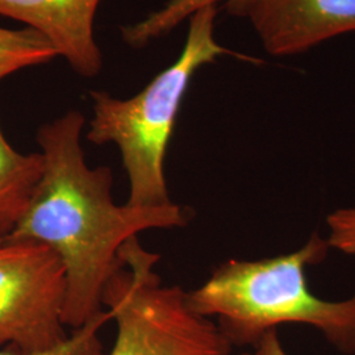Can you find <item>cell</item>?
<instances>
[{
  "mask_svg": "<svg viewBox=\"0 0 355 355\" xmlns=\"http://www.w3.org/2000/svg\"><path fill=\"white\" fill-rule=\"evenodd\" d=\"M42 170L41 153L24 154L16 150L0 127V240L17 227Z\"/></svg>",
  "mask_w": 355,
  "mask_h": 355,
  "instance_id": "8",
  "label": "cell"
},
{
  "mask_svg": "<svg viewBox=\"0 0 355 355\" xmlns=\"http://www.w3.org/2000/svg\"><path fill=\"white\" fill-rule=\"evenodd\" d=\"M64 299L66 270L53 249L0 243V349L44 353L66 343Z\"/></svg>",
  "mask_w": 355,
  "mask_h": 355,
  "instance_id": "5",
  "label": "cell"
},
{
  "mask_svg": "<svg viewBox=\"0 0 355 355\" xmlns=\"http://www.w3.org/2000/svg\"><path fill=\"white\" fill-rule=\"evenodd\" d=\"M111 320L108 311H103L96 318L89 320L82 328L71 331L69 340L61 346L44 353H19L8 349H0V355H105L98 331Z\"/></svg>",
  "mask_w": 355,
  "mask_h": 355,
  "instance_id": "11",
  "label": "cell"
},
{
  "mask_svg": "<svg viewBox=\"0 0 355 355\" xmlns=\"http://www.w3.org/2000/svg\"><path fill=\"white\" fill-rule=\"evenodd\" d=\"M57 55L51 42L36 31L0 26V80L26 67L49 64Z\"/></svg>",
  "mask_w": 355,
  "mask_h": 355,
  "instance_id": "9",
  "label": "cell"
},
{
  "mask_svg": "<svg viewBox=\"0 0 355 355\" xmlns=\"http://www.w3.org/2000/svg\"><path fill=\"white\" fill-rule=\"evenodd\" d=\"M216 16V6L193 13L179 57L135 96L117 99L104 91L89 92L94 117L86 139L95 145L117 146L129 182V205L162 207L173 203L166 184V153L196 71L225 55L254 61L217 42Z\"/></svg>",
  "mask_w": 355,
  "mask_h": 355,
  "instance_id": "3",
  "label": "cell"
},
{
  "mask_svg": "<svg viewBox=\"0 0 355 355\" xmlns=\"http://www.w3.org/2000/svg\"><path fill=\"white\" fill-rule=\"evenodd\" d=\"M101 0H0V16L41 33L79 76L92 78L103 69L94 37Z\"/></svg>",
  "mask_w": 355,
  "mask_h": 355,
  "instance_id": "7",
  "label": "cell"
},
{
  "mask_svg": "<svg viewBox=\"0 0 355 355\" xmlns=\"http://www.w3.org/2000/svg\"><path fill=\"white\" fill-rule=\"evenodd\" d=\"M325 237L311 234L291 253L257 261L230 259L187 292L191 308L214 320L232 346L254 347L282 325H306L336 350L355 355V292L327 300L311 291L306 271L329 253Z\"/></svg>",
  "mask_w": 355,
  "mask_h": 355,
  "instance_id": "2",
  "label": "cell"
},
{
  "mask_svg": "<svg viewBox=\"0 0 355 355\" xmlns=\"http://www.w3.org/2000/svg\"><path fill=\"white\" fill-rule=\"evenodd\" d=\"M327 228L325 239L330 249L355 255V205L330 212L327 216Z\"/></svg>",
  "mask_w": 355,
  "mask_h": 355,
  "instance_id": "12",
  "label": "cell"
},
{
  "mask_svg": "<svg viewBox=\"0 0 355 355\" xmlns=\"http://www.w3.org/2000/svg\"><path fill=\"white\" fill-rule=\"evenodd\" d=\"M158 254L128 240L103 291V306L116 322L108 355H228L233 346L214 320L196 313L179 286L165 284Z\"/></svg>",
  "mask_w": 355,
  "mask_h": 355,
  "instance_id": "4",
  "label": "cell"
},
{
  "mask_svg": "<svg viewBox=\"0 0 355 355\" xmlns=\"http://www.w3.org/2000/svg\"><path fill=\"white\" fill-rule=\"evenodd\" d=\"M217 1L221 0H168L161 10L150 13L146 19L136 24L123 26L121 37L129 46L141 49L154 40L168 35L193 13L205 7L216 6Z\"/></svg>",
  "mask_w": 355,
  "mask_h": 355,
  "instance_id": "10",
  "label": "cell"
},
{
  "mask_svg": "<svg viewBox=\"0 0 355 355\" xmlns=\"http://www.w3.org/2000/svg\"><path fill=\"white\" fill-rule=\"evenodd\" d=\"M225 10L248 20L272 57L296 55L355 32V0H228Z\"/></svg>",
  "mask_w": 355,
  "mask_h": 355,
  "instance_id": "6",
  "label": "cell"
},
{
  "mask_svg": "<svg viewBox=\"0 0 355 355\" xmlns=\"http://www.w3.org/2000/svg\"><path fill=\"white\" fill-rule=\"evenodd\" d=\"M253 349V355H288L283 343H280L278 330L268 331Z\"/></svg>",
  "mask_w": 355,
  "mask_h": 355,
  "instance_id": "13",
  "label": "cell"
},
{
  "mask_svg": "<svg viewBox=\"0 0 355 355\" xmlns=\"http://www.w3.org/2000/svg\"><path fill=\"white\" fill-rule=\"evenodd\" d=\"M228 355H253V352H252V353H249V352H241V353H237V354L230 353V354Z\"/></svg>",
  "mask_w": 355,
  "mask_h": 355,
  "instance_id": "14",
  "label": "cell"
},
{
  "mask_svg": "<svg viewBox=\"0 0 355 355\" xmlns=\"http://www.w3.org/2000/svg\"><path fill=\"white\" fill-rule=\"evenodd\" d=\"M85 124L82 112L69 111L40 127L42 175L17 227L0 240L41 242L58 254L66 270L64 322L71 331L104 311L103 291L128 240L190 221V212L174 202L162 207L114 203L112 170L86 164L80 144Z\"/></svg>",
  "mask_w": 355,
  "mask_h": 355,
  "instance_id": "1",
  "label": "cell"
}]
</instances>
